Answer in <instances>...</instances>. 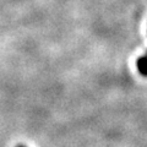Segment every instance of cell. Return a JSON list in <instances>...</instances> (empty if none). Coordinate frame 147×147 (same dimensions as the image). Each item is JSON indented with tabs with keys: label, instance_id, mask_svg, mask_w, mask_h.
<instances>
[{
	"label": "cell",
	"instance_id": "6da1fadb",
	"mask_svg": "<svg viewBox=\"0 0 147 147\" xmlns=\"http://www.w3.org/2000/svg\"><path fill=\"white\" fill-rule=\"evenodd\" d=\"M136 67L142 76L147 77V55H142L136 60Z\"/></svg>",
	"mask_w": 147,
	"mask_h": 147
},
{
	"label": "cell",
	"instance_id": "3957f363",
	"mask_svg": "<svg viewBox=\"0 0 147 147\" xmlns=\"http://www.w3.org/2000/svg\"><path fill=\"white\" fill-rule=\"evenodd\" d=\"M146 55H147V52H146Z\"/></svg>",
	"mask_w": 147,
	"mask_h": 147
},
{
	"label": "cell",
	"instance_id": "7a4b0ae2",
	"mask_svg": "<svg viewBox=\"0 0 147 147\" xmlns=\"http://www.w3.org/2000/svg\"><path fill=\"white\" fill-rule=\"evenodd\" d=\"M17 147H25V146H22V145H18Z\"/></svg>",
	"mask_w": 147,
	"mask_h": 147
}]
</instances>
